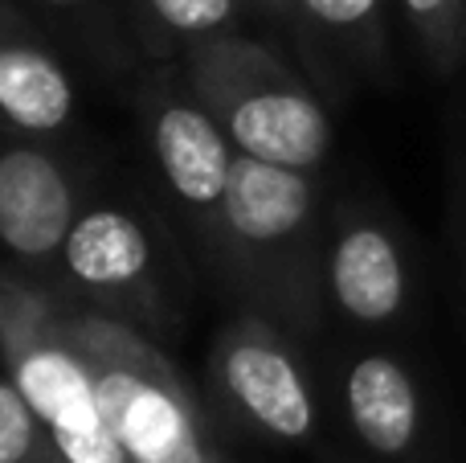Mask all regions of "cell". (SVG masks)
<instances>
[{
    "instance_id": "10",
    "label": "cell",
    "mask_w": 466,
    "mask_h": 463,
    "mask_svg": "<svg viewBox=\"0 0 466 463\" xmlns=\"http://www.w3.org/2000/svg\"><path fill=\"white\" fill-rule=\"evenodd\" d=\"M339 402L352 435L380 459H405L426 435V398L397 353H356L339 377Z\"/></svg>"
},
{
    "instance_id": "7",
    "label": "cell",
    "mask_w": 466,
    "mask_h": 463,
    "mask_svg": "<svg viewBox=\"0 0 466 463\" xmlns=\"http://www.w3.org/2000/svg\"><path fill=\"white\" fill-rule=\"evenodd\" d=\"M328 304L360 328H389L413 304V267L405 238L369 205H339L323 251Z\"/></svg>"
},
{
    "instance_id": "11",
    "label": "cell",
    "mask_w": 466,
    "mask_h": 463,
    "mask_svg": "<svg viewBox=\"0 0 466 463\" xmlns=\"http://www.w3.org/2000/svg\"><path fill=\"white\" fill-rule=\"evenodd\" d=\"M74 115V87L49 49L0 29V123L25 136L62 131Z\"/></svg>"
},
{
    "instance_id": "9",
    "label": "cell",
    "mask_w": 466,
    "mask_h": 463,
    "mask_svg": "<svg viewBox=\"0 0 466 463\" xmlns=\"http://www.w3.org/2000/svg\"><path fill=\"white\" fill-rule=\"evenodd\" d=\"M78 221V193L57 156L16 144L0 152V246L25 267H49Z\"/></svg>"
},
{
    "instance_id": "2",
    "label": "cell",
    "mask_w": 466,
    "mask_h": 463,
    "mask_svg": "<svg viewBox=\"0 0 466 463\" xmlns=\"http://www.w3.org/2000/svg\"><path fill=\"white\" fill-rule=\"evenodd\" d=\"M185 82L238 152L299 172L328 160L336 131L319 95L262 41L241 33L193 41L185 46Z\"/></svg>"
},
{
    "instance_id": "16",
    "label": "cell",
    "mask_w": 466,
    "mask_h": 463,
    "mask_svg": "<svg viewBox=\"0 0 466 463\" xmlns=\"http://www.w3.org/2000/svg\"><path fill=\"white\" fill-rule=\"evenodd\" d=\"M246 8H258L262 16H274V21H287L299 37V5L295 0H241Z\"/></svg>"
},
{
    "instance_id": "18",
    "label": "cell",
    "mask_w": 466,
    "mask_h": 463,
    "mask_svg": "<svg viewBox=\"0 0 466 463\" xmlns=\"http://www.w3.org/2000/svg\"><path fill=\"white\" fill-rule=\"evenodd\" d=\"M8 300H13V275L0 271V328H5V316H8Z\"/></svg>"
},
{
    "instance_id": "20",
    "label": "cell",
    "mask_w": 466,
    "mask_h": 463,
    "mask_svg": "<svg viewBox=\"0 0 466 463\" xmlns=\"http://www.w3.org/2000/svg\"><path fill=\"white\" fill-rule=\"evenodd\" d=\"M46 463H66L62 456H57V451H54V443H49V456H46Z\"/></svg>"
},
{
    "instance_id": "14",
    "label": "cell",
    "mask_w": 466,
    "mask_h": 463,
    "mask_svg": "<svg viewBox=\"0 0 466 463\" xmlns=\"http://www.w3.org/2000/svg\"><path fill=\"white\" fill-rule=\"evenodd\" d=\"M139 8L156 29L177 37L180 46L233 33L241 16V0H139Z\"/></svg>"
},
{
    "instance_id": "15",
    "label": "cell",
    "mask_w": 466,
    "mask_h": 463,
    "mask_svg": "<svg viewBox=\"0 0 466 463\" xmlns=\"http://www.w3.org/2000/svg\"><path fill=\"white\" fill-rule=\"evenodd\" d=\"M49 431L0 365V463H46Z\"/></svg>"
},
{
    "instance_id": "1",
    "label": "cell",
    "mask_w": 466,
    "mask_h": 463,
    "mask_svg": "<svg viewBox=\"0 0 466 463\" xmlns=\"http://www.w3.org/2000/svg\"><path fill=\"white\" fill-rule=\"evenodd\" d=\"M323 251L328 234L311 172L238 152L209 254L249 312L290 333H315L328 304Z\"/></svg>"
},
{
    "instance_id": "8",
    "label": "cell",
    "mask_w": 466,
    "mask_h": 463,
    "mask_svg": "<svg viewBox=\"0 0 466 463\" xmlns=\"http://www.w3.org/2000/svg\"><path fill=\"white\" fill-rule=\"evenodd\" d=\"M62 279L90 304L127 324L156 320L160 283H156V251L144 221L115 205L82 210L57 259Z\"/></svg>"
},
{
    "instance_id": "19",
    "label": "cell",
    "mask_w": 466,
    "mask_h": 463,
    "mask_svg": "<svg viewBox=\"0 0 466 463\" xmlns=\"http://www.w3.org/2000/svg\"><path fill=\"white\" fill-rule=\"evenodd\" d=\"M37 5H54V8H66V5H78V0H37Z\"/></svg>"
},
{
    "instance_id": "6",
    "label": "cell",
    "mask_w": 466,
    "mask_h": 463,
    "mask_svg": "<svg viewBox=\"0 0 466 463\" xmlns=\"http://www.w3.org/2000/svg\"><path fill=\"white\" fill-rule=\"evenodd\" d=\"M144 123L147 144H152L160 172L168 180L177 205L197 226V238L205 251L218 234L221 205L229 193L233 160L238 148L218 123V115L193 95V90H168L156 87L144 95Z\"/></svg>"
},
{
    "instance_id": "5",
    "label": "cell",
    "mask_w": 466,
    "mask_h": 463,
    "mask_svg": "<svg viewBox=\"0 0 466 463\" xmlns=\"http://www.w3.org/2000/svg\"><path fill=\"white\" fill-rule=\"evenodd\" d=\"M213 398L249 427L254 435L279 443H307L315 435V382L307 361L262 312H241L218 328L209 345Z\"/></svg>"
},
{
    "instance_id": "12",
    "label": "cell",
    "mask_w": 466,
    "mask_h": 463,
    "mask_svg": "<svg viewBox=\"0 0 466 463\" xmlns=\"http://www.w3.org/2000/svg\"><path fill=\"white\" fill-rule=\"evenodd\" d=\"M299 46L331 78V57L356 66L360 74L389 78V21L385 0H295Z\"/></svg>"
},
{
    "instance_id": "3",
    "label": "cell",
    "mask_w": 466,
    "mask_h": 463,
    "mask_svg": "<svg viewBox=\"0 0 466 463\" xmlns=\"http://www.w3.org/2000/svg\"><path fill=\"white\" fill-rule=\"evenodd\" d=\"M66 328L131 463H229L177 365L136 324L106 312H66Z\"/></svg>"
},
{
    "instance_id": "13",
    "label": "cell",
    "mask_w": 466,
    "mask_h": 463,
    "mask_svg": "<svg viewBox=\"0 0 466 463\" xmlns=\"http://www.w3.org/2000/svg\"><path fill=\"white\" fill-rule=\"evenodd\" d=\"M405 21L434 74H459L466 62V0H401Z\"/></svg>"
},
{
    "instance_id": "17",
    "label": "cell",
    "mask_w": 466,
    "mask_h": 463,
    "mask_svg": "<svg viewBox=\"0 0 466 463\" xmlns=\"http://www.w3.org/2000/svg\"><path fill=\"white\" fill-rule=\"evenodd\" d=\"M459 251H462V271H466V160L459 164Z\"/></svg>"
},
{
    "instance_id": "4",
    "label": "cell",
    "mask_w": 466,
    "mask_h": 463,
    "mask_svg": "<svg viewBox=\"0 0 466 463\" xmlns=\"http://www.w3.org/2000/svg\"><path fill=\"white\" fill-rule=\"evenodd\" d=\"M0 365L37 410L49 443L66 463H131L103 415L95 374L66 328V308L16 275L0 328Z\"/></svg>"
}]
</instances>
